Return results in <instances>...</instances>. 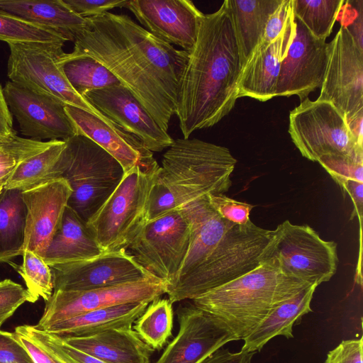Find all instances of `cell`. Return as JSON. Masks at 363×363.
Instances as JSON below:
<instances>
[{
	"mask_svg": "<svg viewBox=\"0 0 363 363\" xmlns=\"http://www.w3.org/2000/svg\"><path fill=\"white\" fill-rule=\"evenodd\" d=\"M85 18L67 55L88 56L102 64L167 132L189 53L157 38L127 15L107 12Z\"/></svg>",
	"mask_w": 363,
	"mask_h": 363,
	"instance_id": "1",
	"label": "cell"
},
{
	"mask_svg": "<svg viewBox=\"0 0 363 363\" xmlns=\"http://www.w3.org/2000/svg\"><path fill=\"white\" fill-rule=\"evenodd\" d=\"M242 67L232 21L223 2L203 14L180 82L176 115L184 138L218 123L234 108Z\"/></svg>",
	"mask_w": 363,
	"mask_h": 363,
	"instance_id": "2",
	"label": "cell"
},
{
	"mask_svg": "<svg viewBox=\"0 0 363 363\" xmlns=\"http://www.w3.org/2000/svg\"><path fill=\"white\" fill-rule=\"evenodd\" d=\"M236 163L225 147L196 138L174 140L163 155L147 222L210 194H224Z\"/></svg>",
	"mask_w": 363,
	"mask_h": 363,
	"instance_id": "3",
	"label": "cell"
},
{
	"mask_svg": "<svg viewBox=\"0 0 363 363\" xmlns=\"http://www.w3.org/2000/svg\"><path fill=\"white\" fill-rule=\"evenodd\" d=\"M311 286L281 272L269 257L254 269L194 298L193 304L222 320L239 340L278 305Z\"/></svg>",
	"mask_w": 363,
	"mask_h": 363,
	"instance_id": "4",
	"label": "cell"
},
{
	"mask_svg": "<svg viewBox=\"0 0 363 363\" xmlns=\"http://www.w3.org/2000/svg\"><path fill=\"white\" fill-rule=\"evenodd\" d=\"M274 230L252 221L235 225L212 255L194 272L167 288L172 303L191 299L223 285L254 269L271 255Z\"/></svg>",
	"mask_w": 363,
	"mask_h": 363,
	"instance_id": "5",
	"label": "cell"
},
{
	"mask_svg": "<svg viewBox=\"0 0 363 363\" xmlns=\"http://www.w3.org/2000/svg\"><path fill=\"white\" fill-rule=\"evenodd\" d=\"M64 141V148L43 182L67 181L72 191L67 206L86 223L113 191L124 171L116 160L85 135L77 134Z\"/></svg>",
	"mask_w": 363,
	"mask_h": 363,
	"instance_id": "6",
	"label": "cell"
},
{
	"mask_svg": "<svg viewBox=\"0 0 363 363\" xmlns=\"http://www.w3.org/2000/svg\"><path fill=\"white\" fill-rule=\"evenodd\" d=\"M159 169L154 159L124 172L113 191L86 222L104 252L126 250L145 225Z\"/></svg>",
	"mask_w": 363,
	"mask_h": 363,
	"instance_id": "7",
	"label": "cell"
},
{
	"mask_svg": "<svg viewBox=\"0 0 363 363\" xmlns=\"http://www.w3.org/2000/svg\"><path fill=\"white\" fill-rule=\"evenodd\" d=\"M7 76L10 81L33 91L55 98L111 122L79 95L67 79L59 59L65 43H8ZM113 123V122H112Z\"/></svg>",
	"mask_w": 363,
	"mask_h": 363,
	"instance_id": "8",
	"label": "cell"
},
{
	"mask_svg": "<svg viewBox=\"0 0 363 363\" xmlns=\"http://www.w3.org/2000/svg\"><path fill=\"white\" fill-rule=\"evenodd\" d=\"M289 133L305 158L317 160L326 155L363 158V147L357 143L347 122L330 101L308 97L289 113Z\"/></svg>",
	"mask_w": 363,
	"mask_h": 363,
	"instance_id": "9",
	"label": "cell"
},
{
	"mask_svg": "<svg viewBox=\"0 0 363 363\" xmlns=\"http://www.w3.org/2000/svg\"><path fill=\"white\" fill-rule=\"evenodd\" d=\"M274 230L269 257L283 273L309 285L318 286L336 273L337 244L323 240L308 225H296L286 220Z\"/></svg>",
	"mask_w": 363,
	"mask_h": 363,
	"instance_id": "10",
	"label": "cell"
},
{
	"mask_svg": "<svg viewBox=\"0 0 363 363\" xmlns=\"http://www.w3.org/2000/svg\"><path fill=\"white\" fill-rule=\"evenodd\" d=\"M189 240L188 222L177 209L146 222L126 250L139 265L168 286L182 267Z\"/></svg>",
	"mask_w": 363,
	"mask_h": 363,
	"instance_id": "11",
	"label": "cell"
},
{
	"mask_svg": "<svg viewBox=\"0 0 363 363\" xmlns=\"http://www.w3.org/2000/svg\"><path fill=\"white\" fill-rule=\"evenodd\" d=\"M318 99L332 103L346 121L363 115V50L341 25L328 43V60Z\"/></svg>",
	"mask_w": 363,
	"mask_h": 363,
	"instance_id": "12",
	"label": "cell"
},
{
	"mask_svg": "<svg viewBox=\"0 0 363 363\" xmlns=\"http://www.w3.org/2000/svg\"><path fill=\"white\" fill-rule=\"evenodd\" d=\"M167 284L152 279L88 291H55L45 301L37 328L94 310L133 302H147L167 294Z\"/></svg>",
	"mask_w": 363,
	"mask_h": 363,
	"instance_id": "13",
	"label": "cell"
},
{
	"mask_svg": "<svg viewBox=\"0 0 363 363\" xmlns=\"http://www.w3.org/2000/svg\"><path fill=\"white\" fill-rule=\"evenodd\" d=\"M50 267L54 291H88L157 279L139 265L125 249Z\"/></svg>",
	"mask_w": 363,
	"mask_h": 363,
	"instance_id": "14",
	"label": "cell"
},
{
	"mask_svg": "<svg viewBox=\"0 0 363 363\" xmlns=\"http://www.w3.org/2000/svg\"><path fill=\"white\" fill-rule=\"evenodd\" d=\"M3 90L8 108L26 138L64 140L78 134L63 102L11 81Z\"/></svg>",
	"mask_w": 363,
	"mask_h": 363,
	"instance_id": "15",
	"label": "cell"
},
{
	"mask_svg": "<svg viewBox=\"0 0 363 363\" xmlns=\"http://www.w3.org/2000/svg\"><path fill=\"white\" fill-rule=\"evenodd\" d=\"M177 315L179 333L155 363H200L226 343L239 340L223 320L194 304L180 306Z\"/></svg>",
	"mask_w": 363,
	"mask_h": 363,
	"instance_id": "16",
	"label": "cell"
},
{
	"mask_svg": "<svg viewBox=\"0 0 363 363\" xmlns=\"http://www.w3.org/2000/svg\"><path fill=\"white\" fill-rule=\"evenodd\" d=\"M294 23L293 38L281 62L277 96L296 95L302 101L322 85L328 43L315 38L294 15Z\"/></svg>",
	"mask_w": 363,
	"mask_h": 363,
	"instance_id": "17",
	"label": "cell"
},
{
	"mask_svg": "<svg viewBox=\"0 0 363 363\" xmlns=\"http://www.w3.org/2000/svg\"><path fill=\"white\" fill-rule=\"evenodd\" d=\"M82 96L106 118L137 137L152 152H161L172 144L174 140L167 132L122 84L89 91Z\"/></svg>",
	"mask_w": 363,
	"mask_h": 363,
	"instance_id": "18",
	"label": "cell"
},
{
	"mask_svg": "<svg viewBox=\"0 0 363 363\" xmlns=\"http://www.w3.org/2000/svg\"><path fill=\"white\" fill-rule=\"evenodd\" d=\"M157 38L190 53L203 13L189 0H130L125 5Z\"/></svg>",
	"mask_w": 363,
	"mask_h": 363,
	"instance_id": "19",
	"label": "cell"
},
{
	"mask_svg": "<svg viewBox=\"0 0 363 363\" xmlns=\"http://www.w3.org/2000/svg\"><path fill=\"white\" fill-rule=\"evenodd\" d=\"M72 192L64 179L49 180L23 191L26 207L23 251L28 250L43 257Z\"/></svg>",
	"mask_w": 363,
	"mask_h": 363,
	"instance_id": "20",
	"label": "cell"
},
{
	"mask_svg": "<svg viewBox=\"0 0 363 363\" xmlns=\"http://www.w3.org/2000/svg\"><path fill=\"white\" fill-rule=\"evenodd\" d=\"M292 13L282 35L268 43L262 40L242 65L238 84V98L267 101L277 96V81L282 58L294 34Z\"/></svg>",
	"mask_w": 363,
	"mask_h": 363,
	"instance_id": "21",
	"label": "cell"
},
{
	"mask_svg": "<svg viewBox=\"0 0 363 363\" xmlns=\"http://www.w3.org/2000/svg\"><path fill=\"white\" fill-rule=\"evenodd\" d=\"M65 109L78 134L89 138L107 152L118 162L124 172L155 159L152 152L137 137L113 123L73 106L65 105Z\"/></svg>",
	"mask_w": 363,
	"mask_h": 363,
	"instance_id": "22",
	"label": "cell"
},
{
	"mask_svg": "<svg viewBox=\"0 0 363 363\" xmlns=\"http://www.w3.org/2000/svg\"><path fill=\"white\" fill-rule=\"evenodd\" d=\"M179 209L189 226V246L175 281L167 287L198 269L236 225L221 218L211 206L207 197L194 201Z\"/></svg>",
	"mask_w": 363,
	"mask_h": 363,
	"instance_id": "23",
	"label": "cell"
},
{
	"mask_svg": "<svg viewBox=\"0 0 363 363\" xmlns=\"http://www.w3.org/2000/svg\"><path fill=\"white\" fill-rule=\"evenodd\" d=\"M62 339L106 363H150L154 352L133 328L111 329L88 337Z\"/></svg>",
	"mask_w": 363,
	"mask_h": 363,
	"instance_id": "24",
	"label": "cell"
},
{
	"mask_svg": "<svg viewBox=\"0 0 363 363\" xmlns=\"http://www.w3.org/2000/svg\"><path fill=\"white\" fill-rule=\"evenodd\" d=\"M150 303L133 302L84 313L39 328L60 337H88L116 328H132Z\"/></svg>",
	"mask_w": 363,
	"mask_h": 363,
	"instance_id": "25",
	"label": "cell"
},
{
	"mask_svg": "<svg viewBox=\"0 0 363 363\" xmlns=\"http://www.w3.org/2000/svg\"><path fill=\"white\" fill-rule=\"evenodd\" d=\"M103 252L86 223L67 206L43 258L51 267L90 259Z\"/></svg>",
	"mask_w": 363,
	"mask_h": 363,
	"instance_id": "26",
	"label": "cell"
},
{
	"mask_svg": "<svg viewBox=\"0 0 363 363\" xmlns=\"http://www.w3.org/2000/svg\"><path fill=\"white\" fill-rule=\"evenodd\" d=\"M317 286H309L292 298L274 308L254 329L243 338L241 350L259 352L273 337L279 335L292 338L293 325L305 314L312 311L311 302Z\"/></svg>",
	"mask_w": 363,
	"mask_h": 363,
	"instance_id": "27",
	"label": "cell"
},
{
	"mask_svg": "<svg viewBox=\"0 0 363 363\" xmlns=\"http://www.w3.org/2000/svg\"><path fill=\"white\" fill-rule=\"evenodd\" d=\"M0 10L55 30L72 42L86 25V18L72 12L62 0H0Z\"/></svg>",
	"mask_w": 363,
	"mask_h": 363,
	"instance_id": "28",
	"label": "cell"
},
{
	"mask_svg": "<svg viewBox=\"0 0 363 363\" xmlns=\"http://www.w3.org/2000/svg\"><path fill=\"white\" fill-rule=\"evenodd\" d=\"M282 0H225L242 65L261 42L267 21Z\"/></svg>",
	"mask_w": 363,
	"mask_h": 363,
	"instance_id": "29",
	"label": "cell"
},
{
	"mask_svg": "<svg viewBox=\"0 0 363 363\" xmlns=\"http://www.w3.org/2000/svg\"><path fill=\"white\" fill-rule=\"evenodd\" d=\"M22 193L4 188L0 192V263L23 252L26 207Z\"/></svg>",
	"mask_w": 363,
	"mask_h": 363,
	"instance_id": "30",
	"label": "cell"
},
{
	"mask_svg": "<svg viewBox=\"0 0 363 363\" xmlns=\"http://www.w3.org/2000/svg\"><path fill=\"white\" fill-rule=\"evenodd\" d=\"M59 65L71 86L81 96L89 91L121 85L106 67L88 56L69 57L64 52Z\"/></svg>",
	"mask_w": 363,
	"mask_h": 363,
	"instance_id": "31",
	"label": "cell"
},
{
	"mask_svg": "<svg viewBox=\"0 0 363 363\" xmlns=\"http://www.w3.org/2000/svg\"><path fill=\"white\" fill-rule=\"evenodd\" d=\"M136 320L134 329L154 350H161L172 335L173 309L168 298H157Z\"/></svg>",
	"mask_w": 363,
	"mask_h": 363,
	"instance_id": "32",
	"label": "cell"
},
{
	"mask_svg": "<svg viewBox=\"0 0 363 363\" xmlns=\"http://www.w3.org/2000/svg\"><path fill=\"white\" fill-rule=\"evenodd\" d=\"M344 3L345 0H292V11L315 38L325 40Z\"/></svg>",
	"mask_w": 363,
	"mask_h": 363,
	"instance_id": "33",
	"label": "cell"
},
{
	"mask_svg": "<svg viewBox=\"0 0 363 363\" xmlns=\"http://www.w3.org/2000/svg\"><path fill=\"white\" fill-rule=\"evenodd\" d=\"M64 146V140H55L47 149L21 162L4 189L23 191L42 184L56 163Z\"/></svg>",
	"mask_w": 363,
	"mask_h": 363,
	"instance_id": "34",
	"label": "cell"
},
{
	"mask_svg": "<svg viewBox=\"0 0 363 363\" xmlns=\"http://www.w3.org/2000/svg\"><path fill=\"white\" fill-rule=\"evenodd\" d=\"M0 40L15 43H59L67 40L57 31L38 26L0 10Z\"/></svg>",
	"mask_w": 363,
	"mask_h": 363,
	"instance_id": "35",
	"label": "cell"
},
{
	"mask_svg": "<svg viewBox=\"0 0 363 363\" xmlns=\"http://www.w3.org/2000/svg\"><path fill=\"white\" fill-rule=\"evenodd\" d=\"M21 265L11 264L24 280L26 289L34 302L39 298L47 301L54 291V282L51 267L38 254L25 250Z\"/></svg>",
	"mask_w": 363,
	"mask_h": 363,
	"instance_id": "36",
	"label": "cell"
},
{
	"mask_svg": "<svg viewBox=\"0 0 363 363\" xmlns=\"http://www.w3.org/2000/svg\"><path fill=\"white\" fill-rule=\"evenodd\" d=\"M54 141L34 140L16 133L6 138L0 145V186L4 188L21 162L47 149Z\"/></svg>",
	"mask_w": 363,
	"mask_h": 363,
	"instance_id": "37",
	"label": "cell"
},
{
	"mask_svg": "<svg viewBox=\"0 0 363 363\" xmlns=\"http://www.w3.org/2000/svg\"><path fill=\"white\" fill-rule=\"evenodd\" d=\"M317 162L340 187L348 180L363 182V158L344 155H326L320 157Z\"/></svg>",
	"mask_w": 363,
	"mask_h": 363,
	"instance_id": "38",
	"label": "cell"
},
{
	"mask_svg": "<svg viewBox=\"0 0 363 363\" xmlns=\"http://www.w3.org/2000/svg\"><path fill=\"white\" fill-rule=\"evenodd\" d=\"M14 333L35 363H70L35 333L33 325L17 326Z\"/></svg>",
	"mask_w": 363,
	"mask_h": 363,
	"instance_id": "39",
	"label": "cell"
},
{
	"mask_svg": "<svg viewBox=\"0 0 363 363\" xmlns=\"http://www.w3.org/2000/svg\"><path fill=\"white\" fill-rule=\"evenodd\" d=\"M211 206L225 220L240 225L249 223L250 214L253 205L238 201L223 194H210L207 196Z\"/></svg>",
	"mask_w": 363,
	"mask_h": 363,
	"instance_id": "40",
	"label": "cell"
},
{
	"mask_svg": "<svg viewBox=\"0 0 363 363\" xmlns=\"http://www.w3.org/2000/svg\"><path fill=\"white\" fill-rule=\"evenodd\" d=\"M26 302L35 303L26 289L9 279L0 281V328Z\"/></svg>",
	"mask_w": 363,
	"mask_h": 363,
	"instance_id": "41",
	"label": "cell"
},
{
	"mask_svg": "<svg viewBox=\"0 0 363 363\" xmlns=\"http://www.w3.org/2000/svg\"><path fill=\"white\" fill-rule=\"evenodd\" d=\"M33 328L43 340L70 363H106L71 346L56 335L39 329L35 325Z\"/></svg>",
	"mask_w": 363,
	"mask_h": 363,
	"instance_id": "42",
	"label": "cell"
},
{
	"mask_svg": "<svg viewBox=\"0 0 363 363\" xmlns=\"http://www.w3.org/2000/svg\"><path fill=\"white\" fill-rule=\"evenodd\" d=\"M0 363H35L13 333L0 329Z\"/></svg>",
	"mask_w": 363,
	"mask_h": 363,
	"instance_id": "43",
	"label": "cell"
},
{
	"mask_svg": "<svg viewBox=\"0 0 363 363\" xmlns=\"http://www.w3.org/2000/svg\"><path fill=\"white\" fill-rule=\"evenodd\" d=\"M74 13L88 18L102 15L117 7H124L127 1L122 0H62Z\"/></svg>",
	"mask_w": 363,
	"mask_h": 363,
	"instance_id": "44",
	"label": "cell"
},
{
	"mask_svg": "<svg viewBox=\"0 0 363 363\" xmlns=\"http://www.w3.org/2000/svg\"><path fill=\"white\" fill-rule=\"evenodd\" d=\"M363 338L342 340L335 348L330 350L325 363H363Z\"/></svg>",
	"mask_w": 363,
	"mask_h": 363,
	"instance_id": "45",
	"label": "cell"
},
{
	"mask_svg": "<svg viewBox=\"0 0 363 363\" xmlns=\"http://www.w3.org/2000/svg\"><path fill=\"white\" fill-rule=\"evenodd\" d=\"M292 13V0H282L269 16L262 40L272 43L280 37Z\"/></svg>",
	"mask_w": 363,
	"mask_h": 363,
	"instance_id": "46",
	"label": "cell"
},
{
	"mask_svg": "<svg viewBox=\"0 0 363 363\" xmlns=\"http://www.w3.org/2000/svg\"><path fill=\"white\" fill-rule=\"evenodd\" d=\"M254 354L242 350L231 352L228 349L220 348L200 363H252Z\"/></svg>",
	"mask_w": 363,
	"mask_h": 363,
	"instance_id": "47",
	"label": "cell"
},
{
	"mask_svg": "<svg viewBox=\"0 0 363 363\" xmlns=\"http://www.w3.org/2000/svg\"><path fill=\"white\" fill-rule=\"evenodd\" d=\"M346 191L352 199L354 210L351 219L357 216L360 223V231L362 230V220L363 212V182L356 180H348L341 187Z\"/></svg>",
	"mask_w": 363,
	"mask_h": 363,
	"instance_id": "48",
	"label": "cell"
},
{
	"mask_svg": "<svg viewBox=\"0 0 363 363\" xmlns=\"http://www.w3.org/2000/svg\"><path fill=\"white\" fill-rule=\"evenodd\" d=\"M353 3L354 17L350 23L345 26L348 29L359 49L363 50V1H353Z\"/></svg>",
	"mask_w": 363,
	"mask_h": 363,
	"instance_id": "49",
	"label": "cell"
},
{
	"mask_svg": "<svg viewBox=\"0 0 363 363\" xmlns=\"http://www.w3.org/2000/svg\"><path fill=\"white\" fill-rule=\"evenodd\" d=\"M15 133L12 115L6 103L3 87L0 84V138L9 137Z\"/></svg>",
	"mask_w": 363,
	"mask_h": 363,
	"instance_id": "50",
	"label": "cell"
},
{
	"mask_svg": "<svg viewBox=\"0 0 363 363\" xmlns=\"http://www.w3.org/2000/svg\"><path fill=\"white\" fill-rule=\"evenodd\" d=\"M350 130L354 138L357 143L360 147H363V138H362V125H363V115L356 116L350 121H347Z\"/></svg>",
	"mask_w": 363,
	"mask_h": 363,
	"instance_id": "51",
	"label": "cell"
},
{
	"mask_svg": "<svg viewBox=\"0 0 363 363\" xmlns=\"http://www.w3.org/2000/svg\"><path fill=\"white\" fill-rule=\"evenodd\" d=\"M3 189V187L2 186H0V192Z\"/></svg>",
	"mask_w": 363,
	"mask_h": 363,
	"instance_id": "52",
	"label": "cell"
}]
</instances>
